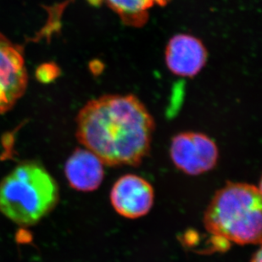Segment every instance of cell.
<instances>
[{"mask_svg": "<svg viewBox=\"0 0 262 262\" xmlns=\"http://www.w3.org/2000/svg\"><path fill=\"white\" fill-rule=\"evenodd\" d=\"M80 144L110 166H139L150 150L155 121L133 95L93 99L77 118Z\"/></svg>", "mask_w": 262, "mask_h": 262, "instance_id": "1", "label": "cell"}, {"mask_svg": "<svg viewBox=\"0 0 262 262\" xmlns=\"http://www.w3.org/2000/svg\"><path fill=\"white\" fill-rule=\"evenodd\" d=\"M204 225L208 233L227 242L259 245L262 236L260 188L249 183H227L208 205Z\"/></svg>", "mask_w": 262, "mask_h": 262, "instance_id": "2", "label": "cell"}, {"mask_svg": "<svg viewBox=\"0 0 262 262\" xmlns=\"http://www.w3.org/2000/svg\"><path fill=\"white\" fill-rule=\"evenodd\" d=\"M58 201L57 183L39 164H20L0 183V212L18 225H34Z\"/></svg>", "mask_w": 262, "mask_h": 262, "instance_id": "3", "label": "cell"}, {"mask_svg": "<svg viewBox=\"0 0 262 262\" xmlns=\"http://www.w3.org/2000/svg\"><path fill=\"white\" fill-rule=\"evenodd\" d=\"M170 156L176 167L191 176L212 170L217 163V145L210 137L200 133L187 132L174 137Z\"/></svg>", "mask_w": 262, "mask_h": 262, "instance_id": "4", "label": "cell"}, {"mask_svg": "<svg viewBox=\"0 0 262 262\" xmlns=\"http://www.w3.org/2000/svg\"><path fill=\"white\" fill-rule=\"evenodd\" d=\"M28 85L23 51L0 33V115L9 112Z\"/></svg>", "mask_w": 262, "mask_h": 262, "instance_id": "5", "label": "cell"}, {"mask_svg": "<svg viewBox=\"0 0 262 262\" xmlns=\"http://www.w3.org/2000/svg\"><path fill=\"white\" fill-rule=\"evenodd\" d=\"M155 192L150 183L134 174L119 178L111 191V202L119 215L137 219L147 215L153 207Z\"/></svg>", "mask_w": 262, "mask_h": 262, "instance_id": "6", "label": "cell"}, {"mask_svg": "<svg viewBox=\"0 0 262 262\" xmlns=\"http://www.w3.org/2000/svg\"><path fill=\"white\" fill-rule=\"evenodd\" d=\"M207 59L203 43L190 35L179 34L169 41L166 50L167 67L181 77H193L201 72Z\"/></svg>", "mask_w": 262, "mask_h": 262, "instance_id": "7", "label": "cell"}, {"mask_svg": "<svg viewBox=\"0 0 262 262\" xmlns=\"http://www.w3.org/2000/svg\"><path fill=\"white\" fill-rule=\"evenodd\" d=\"M64 173L72 188L92 192L98 189L104 180V164L87 148H77L67 160Z\"/></svg>", "mask_w": 262, "mask_h": 262, "instance_id": "8", "label": "cell"}, {"mask_svg": "<svg viewBox=\"0 0 262 262\" xmlns=\"http://www.w3.org/2000/svg\"><path fill=\"white\" fill-rule=\"evenodd\" d=\"M118 14L126 25L139 27L148 20V11L156 5H165L169 0H103Z\"/></svg>", "mask_w": 262, "mask_h": 262, "instance_id": "9", "label": "cell"}, {"mask_svg": "<svg viewBox=\"0 0 262 262\" xmlns=\"http://www.w3.org/2000/svg\"><path fill=\"white\" fill-rule=\"evenodd\" d=\"M250 262H262V253L260 248H259L257 251L254 254Z\"/></svg>", "mask_w": 262, "mask_h": 262, "instance_id": "10", "label": "cell"}]
</instances>
